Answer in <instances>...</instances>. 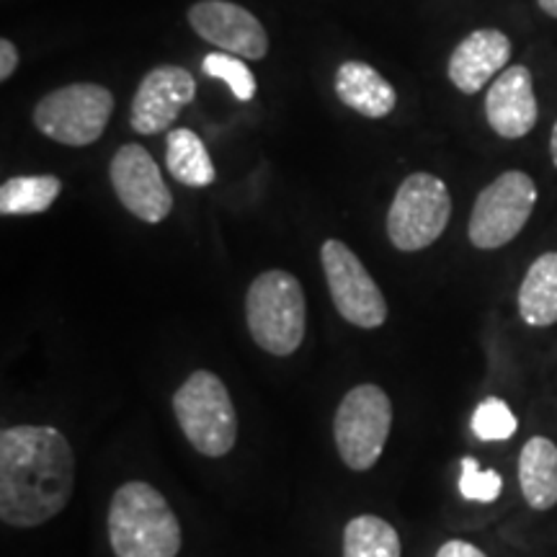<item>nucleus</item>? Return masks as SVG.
Instances as JSON below:
<instances>
[{"instance_id": "f3484780", "label": "nucleus", "mask_w": 557, "mask_h": 557, "mask_svg": "<svg viewBox=\"0 0 557 557\" xmlns=\"http://www.w3.org/2000/svg\"><path fill=\"white\" fill-rule=\"evenodd\" d=\"M519 315L532 329L557 323V250L542 253L519 289Z\"/></svg>"}, {"instance_id": "2eb2a0df", "label": "nucleus", "mask_w": 557, "mask_h": 557, "mask_svg": "<svg viewBox=\"0 0 557 557\" xmlns=\"http://www.w3.org/2000/svg\"><path fill=\"white\" fill-rule=\"evenodd\" d=\"M336 96L367 120H382L398 107V90L393 83L361 60H348L336 70Z\"/></svg>"}, {"instance_id": "7ed1b4c3", "label": "nucleus", "mask_w": 557, "mask_h": 557, "mask_svg": "<svg viewBox=\"0 0 557 557\" xmlns=\"http://www.w3.org/2000/svg\"><path fill=\"white\" fill-rule=\"evenodd\" d=\"M250 338L271 357H289L305 341L308 305L297 276L271 269L253 278L246 295Z\"/></svg>"}, {"instance_id": "aec40b11", "label": "nucleus", "mask_w": 557, "mask_h": 557, "mask_svg": "<svg viewBox=\"0 0 557 557\" xmlns=\"http://www.w3.org/2000/svg\"><path fill=\"white\" fill-rule=\"evenodd\" d=\"M400 537L385 519L361 513L344 529V557H400Z\"/></svg>"}, {"instance_id": "f257e3e1", "label": "nucleus", "mask_w": 557, "mask_h": 557, "mask_svg": "<svg viewBox=\"0 0 557 557\" xmlns=\"http://www.w3.org/2000/svg\"><path fill=\"white\" fill-rule=\"evenodd\" d=\"M75 485V457L52 426H13L0 434V519L34 529L58 517Z\"/></svg>"}, {"instance_id": "6ab92c4d", "label": "nucleus", "mask_w": 557, "mask_h": 557, "mask_svg": "<svg viewBox=\"0 0 557 557\" xmlns=\"http://www.w3.org/2000/svg\"><path fill=\"white\" fill-rule=\"evenodd\" d=\"M62 181L58 176H13L0 186V212L5 218L16 214H41L60 197Z\"/></svg>"}, {"instance_id": "bb28decb", "label": "nucleus", "mask_w": 557, "mask_h": 557, "mask_svg": "<svg viewBox=\"0 0 557 557\" xmlns=\"http://www.w3.org/2000/svg\"><path fill=\"white\" fill-rule=\"evenodd\" d=\"M549 156H553V163H555V169H557V122H555L553 137H549Z\"/></svg>"}, {"instance_id": "f03ea898", "label": "nucleus", "mask_w": 557, "mask_h": 557, "mask_svg": "<svg viewBox=\"0 0 557 557\" xmlns=\"http://www.w3.org/2000/svg\"><path fill=\"white\" fill-rule=\"evenodd\" d=\"M109 542L116 557H176L181 524L169 500L143 480L124 483L111 496Z\"/></svg>"}, {"instance_id": "423d86ee", "label": "nucleus", "mask_w": 557, "mask_h": 557, "mask_svg": "<svg viewBox=\"0 0 557 557\" xmlns=\"http://www.w3.org/2000/svg\"><path fill=\"white\" fill-rule=\"evenodd\" d=\"M393 429V403L377 385L348 389L333 418L336 449L346 468L364 472L377 465Z\"/></svg>"}, {"instance_id": "9d476101", "label": "nucleus", "mask_w": 557, "mask_h": 557, "mask_svg": "<svg viewBox=\"0 0 557 557\" xmlns=\"http://www.w3.org/2000/svg\"><path fill=\"white\" fill-rule=\"evenodd\" d=\"M109 178L127 212L137 220L158 225L171 214L173 197L160 176L158 163L143 145H124L111 158Z\"/></svg>"}, {"instance_id": "5701e85b", "label": "nucleus", "mask_w": 557, "mask_h": 557, "mask_svg": "<svg viewBox=\"0 0 557 557\" xmlns=\"http://www.w3.org/2000/svg\"><path fill=\"white\" fill-rule=\"evenodd\" d=\"M504 491V480L496 470H480L478 459H462V478H459V493L475 504H493Z\"/></svg>"}, {"instance_id": "a211bd4d", "label": "nucleus", "mask_w": 557, "mask_h": 557, "mask_svg": "<svg viewBox=\"0 0 557 557\" xmlns=\"http://www.w3.org/2000/svg\"><path fill=\"white\" fill-rule=\"evenodd\" d=\"M165 169L178 184L191 186V189H205L214 181V163L209 158L207 145L191 129H171L169 143H165Z\"/></svg>"}, {"instance_id": "6e6552de", "label": "nucleus", "mask_w": 557, "mask_h": 557, "mask_svg": "<svg viewBox=\"0 0 557 557\" xmlns=\"http://www.w3.org/2000/svg\"><path fill=\"white\" fill-rule=\"evenodd\" d=\"M537 205V184L524 171H506L478 194L470 214V243L496 250L524 230Z\"/></svg>"}, {"instance_id": "9b49d317", "label": "nucleus", "mask_w": 557, "mask_h": 557, "mask_svg": "<svg viewBox=\"0 0 557 557\" xmlns=\"http://www.w3.org/2000/svg\"><path fill=\"white\" fill-rule=\"evenodd\" d=\"M189 24L201 39L243 60H263L269 34L253 13L230 0H199L189 9Z\"/></svg>"}, {"instance_id": "4468645a", "label": "nucleus", "mask_w": 557, "mask_h": 557, "mask_svg": "<svg viewBox=\"0 0 557 557\" xmlns=\"http://www.w3.org/2000/svg\"><path fill=\"white\" fill-rule=\"evenodd\" d=\"M508 60H511V39L498 29H478L455 47L447 73L462 94L472 96L504 73Z\"/></svg>"}, {"instance_id": "1a4fd4ad", "label": "nucleus", "mask_w": 557, "mask_h": 557, "mask_svg": "<svg viewBox=\"0 0 557 557\" xmlns=\"http://www.w3.org/2000/svg\"><path fill=\"white\" fill-rule=\"evenodd\" d=\"M320 263L341 318L364 331L380 329L387 320V302L359 256L346 243L331 238L320 248Z\"/></svg>"}, {"instance_id": "20e7f679", "label": "nucleus", "mask_w": 557, "mask_h": 557, "mask_svg": "<svg viewBox=\"0 0 557 557\" xmlns=\"http://www.w3.org/2000/svg\"><path fill=\"white\" fill-rule=\"evenodd\" d=\"M173 413L184 436L199 455L225 457L238 442V416L225 382L197 369L173 395Z\"/></svg>"}, {"instance_id": "0eeeda50", "label": "nucleus", "mask_w": 557, "mask_h": 557, "mask_svg": "<svg viewBox=\"0 0 557 557\" xmlns=\"http://www.w3.org/2000/svg\"><path fill=\"white\" fill-rule=\"evenodd\" d=\"M114 111V94L99 83L62 86L34 109V127L54 143L83 148L96 143L107 129Z\"/></svg>"}, {"instance_id": "dca6fc26", "label": "nucleus", "mask_w": 557, "mask_h": 557, "mask_svg": "<svg viewBox=\"0 0 557 557\" xmlns=\"http://www.w3.org/2000/svg\"><path fill=\"white\" fill-rule=\"evenodd\" d=\"M519 485L534 511L557 504V447L547 436H532L519 455Z\"/></svg>"}, {"instance_id": "39448f33", "label": "nucleus", "mask_w": 557, "mask_h": 557, "mask_svg": "<svg viewBox=\"0 0 557 557\" xmlns=\"http://www.w3.org/2000/svg\"><path fill=\"white\" fill-rule=\"evenodd\" d=\"M451 218L447 184L431 173H410L387 212V238L403 253H416L442 238Z\"/></svg>"}, {"instance_id": "412c9836", "label": "nucleus", "mask_w": 557, "mask_h": 557, "mask_svg": "<svg viewBox=\"0 0 557 557\" xmlns=\"http://www.w3.org/2000/svg\"><path fill=\"white\" fill-rule=\"evenodd\" d=\"M201 70L214 81H225L238 101H250L256 96V78L243 58L227 52H212L201 62Z\"/></svg>"}, {"instance_id": "393cba45", "label": "nucleus", "mask_w": 557, "mask_h": 557, "mask_svg": "<svg viewBox=\"0 0 557 557\" xmlns=\"http://www.w3.org/2000/svg\"><path fill=\"white\" fill-rule=\"evenodd\" d=\"M18 65V50L11 39H0V81H9Z\"/></svg>"}, {"instance_id": "b1692460", "label": "nucleus", "mask_w": 557, "mask_h": 557, "mask_svg": "<svg viewBox=\"0 0 557 557\" xmlns=\"http://www.w3.org/2000/svg\"><path fill=\"white\" fill-rule=\"evenodd\" d=\"M436 557H487V555L480 547L470 545V542L449 540V542H444L442 547H438Z\"/></svg>"}, {"instance_id": "f8f14e48", "label": "nucleus", "mask_w": 557, "mask_h": 557, "mask_svg": "<svg viewBox=\"0 0 557 557\" xmlns=\"http://www.w3.org/2000/svg\"><path fill=\"white\" fill-rule=\"evenodd\" d=\"M197 99V81L186 67L158 65L139 83L132 99V129L158 135L178 120L181 109Z\"/></svg>"}, {"instance_id": "ddd939ff", "label": "nucleus", "mask_w": 557, "mask_h": 557, "mask_svg": "<svg viewBox=\"0 0 557 557\" xmlns=\"http://www.w3.org/2000/svg\"><path fill=\"white\" fill-rule=\"evenodd\" d=\"M485 116L491 129L504 139L527 137L534 129L540 107L529 67L511 65L491 83L485 96Z\"/></svg>"}, {"instance_id": "4be33fe9", "label": "nucleus", "mask_w": 557, "mask_h": 557, "mask_svg": "<svg viewBox=\"0 0 557 557\" xmlns=\"http://www.w3.org/2000/svg\"><path fill=\"white\" fill-rule=\"evenodd\" d=\"M519 421L500 398H487L472 413V434L483 442H506L517 434Z\"/></svg>"}, {"instance_id": "a878e982", "label": "nucleus", "mask_w": 557, "mask_h": 557, "mask_svg": "<svg viewBox=\"0 0 557 557\" xmlns=\"http://www.w3.org/2000/svg\"><path fill=\"white\" fill-rule=\"evenodd\" d=\"M537 3H540V9L547 13V16L557 18V0H537Z\"/></svg>"}]
</instances>
